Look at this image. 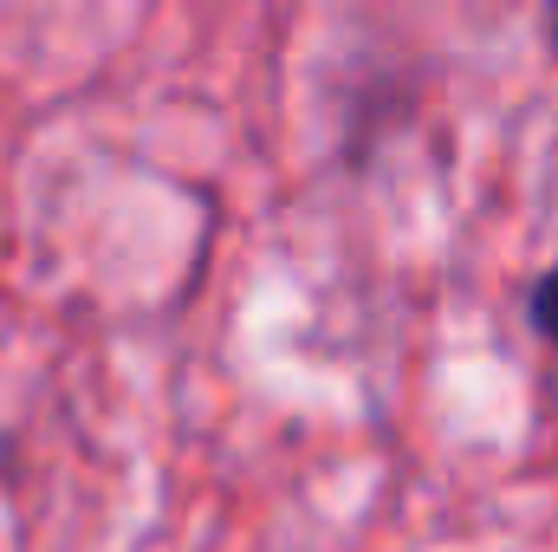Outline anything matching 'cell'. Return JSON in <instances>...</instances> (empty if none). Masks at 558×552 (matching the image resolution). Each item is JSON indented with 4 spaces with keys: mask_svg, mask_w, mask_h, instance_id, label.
Listing matches in <instances>:
<instances>
[{
    "mask_svg": "<svg viewBox=\"0 0 558 552\" xmlns=\"http://www.w3.org/2000/svg\"><path fill=\"white\" fill-rule=\"evenodd\" d=\"M526 325H533L539 345L553 351V397H558V261L533 279V292H526Z\"/></svg>",
    "mask_w": 558,
    "mask_h": 552,
    "instance_id": "1",
    "label": "cell"
}]
</instances>
